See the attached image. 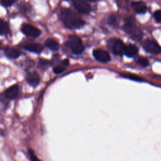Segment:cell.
Instances as JSON below:
<instances>
[{"label":"cell","instance_id":"603a6c76","mask_svg":"<svg viewBox=\"0 0 161 161\" xmlns=\"http://www.w3.org/2000/svg\"><path fill=\"white\" fill-rule=\"evenodd\" d=\"M63 64L64 65H68V64H69V60H67V59H65V60H64V62H63Z\"/></svg>","mask_w":161,"mask_h":161},{"label":"cell","instance_id":"3957f363","mask_svg":"<svg viewBox=\"0 0 161 161\" xmlns=\"http://www.w3.org/2000/svg\"><path fill=\"white\" fill-rule=\"evenodd\" d=\"M123 30L135 40H139L142 38V31L135 24V21L132 19V18L127 19L126 23L123 26Z\"/></svg>","mask_w":161,"mask_h":161},{"label":"cell","instance_id":"52a82bcc","mask_svg":"<svg viewBox=\"0 0 161 161\" xmlns=\"http://www.w3.org/2000/svg\"><path fill=\"white\" fill-rule=\"evenodd\" d=\"M93 55L97 61L103 63L108 62L111 59L110 55L108 52L101 49L94 50L93 51Z\"/></svg>","mask_w":161,"mask_h":161},{"label":"cell","instance_id":"7402d4cb","mask_svg":"<svg viewBox=\"0 0 161 161\" xmlns=\"http://www.w3.org/2000/svg\"><path fill=\"white\" fill-rule=\"evenodd\" d=\"M15 1H1V4L6 7L11 6Z\"/></svg>","mask_w":161,"mask_h":161},{"label":"cell","instance_id":"44dd1931","mask_svg":"<svg viewBox=\"0 0 161 161\" xmlns=\"http://www.w3.org/2000/svg\"><path fill=\"white\" fill-rule=\"evenodd\" d=\"M116 22V17L113 15H110L108 18V23L110 25H115Z\"/></svg>","mask_w":161,"mask_h":161},{"label":"cell","instance_id":"30bf717a","mask_svg":"<svg viewBox=\"0 0 161 161\" xmlns=\"http://www.w3.org/2000/svg\"><path fill=\"white\" fill-rule=\"evenodd\" d=\"M18 92H19L18 86L17 85H13L6 89L4 92V94L7 98L10 99H13L18 96Z\"/></svg>","mask_w":161,"mask_h":161},{"label":"cell","instance_id":"5bb4252c","mask_svg":"<svg viewBox=\"0 0 161 161\" xmlns=\"http://www.w3.org/2000/svg\"><path fill=\"white\" fill-rule=\"evenodd\" d=\"M124 53L128 57H133L138 53V48L134 45L130 44L125 47Z\"/></svg>","mask_w":161,"mask_h":161},{"label":"cell","instance_id":"ac0fdd59","mask_svg":"<svg viewBox=\"0 0 161 161\" xmlns=\"http://www.w3.org/2000/svg\"><path fill=\"white\" fill-rule=\"evenodd\" d=\"M153 17L157 22H161V10L158 9L153 14Z\"/></svg>","mask_w":161,"mask_h":161},{"label":"cell","instance_id":"9a60e30c","mask_svg":"<svg viewBox=\"0 0 161 161\" xmlns=\"http://www.w3.org/2000/svg\"><path fill=\"white\" fill-rule=\"evenodd\" d=\"M45 46L48 48H49L50 50H53V51H56L58 50L59 48V44L58 43L52 38H48L46 40L45 43Z\"/></svg>","mask_w":161,"mask_h":161},{"label":"cell","instance_id":"6da1fadb","mask_svg":"<svg viewBox=\"0 0 161 161\" xmlns=\"http://www.w3.org/2000/svg\"><path fill=\"white\" fill-rule=\"evenodd\" d=\"M60 17L65 26L69 29H77L83 26L85 22L75 12L67 8L61 10Z\"/></svg>","mask_w":161,"mask_h":161},{"label":"cell","instance_id":"d6986e66","mask_svg":"<svg viewBox=\"0 0 161 161\" xmlns=\"http://www.w3.org/2000/svg\"><path fill=\"white\" fill-rule=\"evenodd\" d=\"M28 153H29L31 161H41L40 160L38 159V158H37V157L35 155V154L33 150H29Z\"/></svg>","mask_w":161,"mask_h":161},{"label":"cell","instance_id":"277c9868","mask_svg":"<svg viewBox=\"0 0 161 161\" xmlns=\"http://www.w3.org/2000/svg\"><path fill=\"white\" fill-rule=\"evenodd\" d=\"M108 47L111 50L113 53L116 55H121L124 53L125 47L123 42L117 38L110 39L108 42Z\"/></svg>","mask_w":161,"mask_h":161},{"label":"cell","instance_id":"ba28073f","mask_svg":"<svg viewBox=\"0 0 161 161\" xmlns=\"http://www.w3.org/2000/svg\"><path fill=\"white\" fill-rule=\"evenodd\" d=\"M73 5L79 12L82 14H88L91 11L90 5L86 1H75L73 2Z\"/></svg>","mask_w":161,"mask_h":161},{"label":"cell","instance_id":"7a4b0ae2","mask_svg":"<svg viewBox=\"0 0 161 161\" xmlns=\"http://www.w3.org/2000/svg\"><path fill=\"white\" fill-rule=\"evenodd\" d=\"M67 45L72 52L76 55L82 53L84 50V47L80 38L77 35H70L68 37Z\"/></svg>","mask_w":161,"mask_h":161},{"label":"cell","instance_id":"8fae6325","mask_svg":"<svg viewBox=\"0 0 161 161\" xmlns=\"http://www.w3.org/2000/svg\"><path fill=\"white\" fill-rule=\"evenodd\" d=\"M131 6L134 11L137 13H144L147 11V6L142 1H133Z\"/></svg>","mask_w":161,"mask_h":161},{"label":"cell","instance_id":"9c48e42d","mask_svg":"<svg viewBox=\"0 0 161 161\" xmlns=\"http://www.w3.org/2000/svg\"><path fill=\"white\" fill-rule=\"evenodd\" d=\"M40 80V76L36 72H30L26 75L27 82L33 87H36L39 84Z\"/></svg>","mask_w":161,"mask_h":161},{"label":"cell","instance_id":"7c38bea8","mask_svg":"<svg viewBox=\"0 0 161 161\" xmlns=\"http://www.w3.org/2000/svg\"><path fill=\"white\" fill-rule=\"evenodd\" d=\"M23 48L35 53H40L43 50V46L39 43H27L23 46Z\"/></svg>","mask_w":161,"mask_h":161},{"label":"cell","instance_id":"ffe728a7","mask_svg":"<svg viewBox=\"0 0 161 161\" xmlns=\"http://www.w3.org/2000/svg\"><path fill=\"white\" fill-rule=\"evenodd\" d=\"M65 70V67L62 65H57L53 68V72L56 74H59Z\"/></svg>","mask_w":161,"mask_h":161},{"label":"cell","instance_id":"4fadbf2b","mask_svg":"<svg viewBox=\"0 0 161 161\" xmlns=\"http://www.w3.org/2000/svg\"><path fill=\"white\" fill-rule=\"evenodd\" d=\"M4 53L9 58H16L19 57L21 52L13 48L7 47L4 49Z\"/></svg>","mask_w":161,"mask_h":161},{"label":"cell","instance_id":"8992f818","mask_svg":"<svg viewBox=\"0 0 161 161\" xmlns=\"http://www.w3.org/2000/svg\"><path fill=\"white\" fill-rule=\"evenodd\" d=\"M21 31L25 35L31 37H38L41 34L40 30L30 24H23L21 26Z\"/></svg>","mask_w":161,"mask_h":161},{"label":"cell","instance_id":"2e32d148","mask_svg":"<svg viewBox=\"0 0 161 161\" xmlns=\"http://www.w3.org/2000/svg\"><path fill=\"white\" fill-rule=\"evenodd\" d=\"M9 28L8 23L4 20L0 19V35H4L9 33Z\"/></svg>","mask_w":161,"mask_h":161},{"label":"cell","instance_id":"e0dca14e","mask_svg":"<svg viewBox=\"0 0 161 161\" xmlns=\"http://www.w3.org/2000/svg\"><path fill=\"white\" fill-rule=\"evenodd\" d=\"M136 62H137L138 64H139L140 65H141L142 67H147L149 64L148 60L146 58L142 57H138L136 60Z\"/></svg>","mask_w":161,"mask_h":161},{"label":"cell","instance_id":"5b68a950","mask_svg":"<svg viewBox=\"0 0 161 161\" xmlns=\"http://www.w3.org/2000/svg\"><path fill=\"white\" fill-rule=\"evenodd\" d=\"M143 48L148 52L158 54L161 53V47L154 40L147 39L142 42Z\"/></svg>","mask_w":161,"mask_h":161}]
</instances>
